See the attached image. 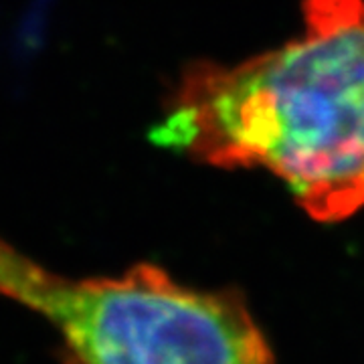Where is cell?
<instances>
[{"mask_svg":"<svg viewBox=\"0 0 364 364\" xmlns=\"http://www.w3.org/2000/svg\"><path fill=\"white\" fill-rule=\"evenodd\" d=\"M154 140L265 168L320 223L364 208V0H304V31L235 65L188 69Z\"/></svg>","mask_w":364,"mask_h":364,"instance_id":"6da1fadb","label":"cell"},{"mask_svg":"<svg viewBox=\"0 0 364 364\" xmlns=\"http://www.w3.org/2000/svg\"><path fill=\"white\" fill-rule=\"evenodd\" d=\"M0 296L43 316L71 364H275L239 294L182 286L150 263L71 279L0 239Z\"/></svg>","mask_w":364,"mask_h":364,"instance_id":"7a4b0ae2","label":"cell"}]
</instances>
